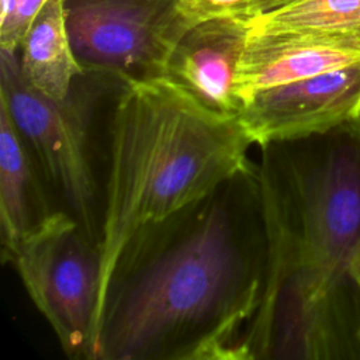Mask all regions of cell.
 I'll return each mask as SVG.
<instances>
[{
	"instance_id": "obj_8",
	"label": "cell",
	"mask_w": 360,
	"mask_h": 360,
	"mask_svg": "<svg viewBox=\"0 0 360 360\" xmlns=\"http://www.w3.org/2000/svg\"><path fill=\"white\" fill-rule=\"evenodd\" d=\"M360 115V60L255 93L239 120L255 145L305 138Z\"/></svg>"
},
{
	"instance_id": "obj_17",
	"label": "cell",
	"mask_w": 360,
	"mask_h": 360,
	"mask_svg": "<svg viewBox=\"0 0 360 360\" xmlns=\"http://www.w3.org/2000/svg\"><path fill=\"white\" fill-rule=\"evenodd\" d=\"M352 273H353L354 280H356V283L359 285V290H360V250L357 252V255H356V257L352 263Z\"/></svg>"
},
{
	"instance_id": "obj_6",
	"label": "cell",
	"mask_w": 360,
	"mask_h": 360,
	"mask_svg": "<svg viewBox=\"0 0 360 360\" xmlns=\"http://www.w3.org/2000/svg\"><path fill=\"white\" fill-rule=\"evenodd\" d=\"M66 25L84 73L122 80L162 77L190 28L177 0H63Z\"/></svg>"
},
{
	"instance_id": "obj_10",
	"label": "cell",
	"mask_w": 360,
	"mask_h": 360,
	"mask_svg": "<svg viewBox=\"0 0 360 360\" xmlns=\"http://www.w3.org/2000/svg\"><path fill=\"white\" fill-rule=\"evenodd\" d=\"M359 60L360 56L323 46L300 35L250 31L238 69L236 96L243 108L245 103L263 89Z\"/></svg>"
},
{
	"instance_id": "obj_5",
	"label": "cell",
	"mask_w": 360,
	"mask_h": 360,
	"mask_svg": "<svg viewBox=\"0 0 360 360\" xmlns=\"http://www.w3.org/2000/svg\"><path fill=\"white\" fill-rule=\"evenodd\" d=\"M93 242L75 217L58 211L41 217L11 257L66 354L91 360L101 283L98 243Z\"/></svg>"
},
{
	"instance_id": "obj_14",
	"label": "cell",
	"mask_w": 360,
	"mask_h": 360,
	"mask_svg": "<svg viewBox=\"0 0 360 360\" xmlns=\"http://www.w3.org/2000/svg\"><path fill=\"white\" fill-rule=\"evenodd\" d=\"M48 0H14L10 13L0 18V51L15 53L30 27Z\"/></svg>"
},
{
	"instance_id": "obj_13",
	"label": "cell",
	"mask_w": 360,
	"mask_h": 360,
	"mask_svg": "<svg viewBox=\"0 0 360 360\" xmlns=\"http://www.w3.org/2000/svg\"><path fill=\"white\" fill-rule=\"evenodd\" d=\"M30 184L31 170L20 132L7 104L0 98V228L3 255L10 260L34 225L28 201Z\"/></svg>"
},
{
	"instance_id": "obj_15",
	"label": "cell",
	"mask_w": 360,
	"mask_h": 360,
	"mask_svg": "<svg viewBox=\"0 0 360 360\" xmlns=\"http://www.w3.org/2000/svg\"><path fill=\"white\" fill-rule=\"evenodd\" d=\"M257 0H177L179 11L187 25L218 17L250 18Z\"/></svg>"
},
{
	"instance_id": "obj_3",
	"label": "cell",
	"mask_w": 360,
	"mask_h": 360,
	"mask_svg": "<svg viewBox=\"0 0 360 360\" xmlns=\"http://www.w3.org/2000/svg\"><path fill=\"white\" fill-rule=\"evenodd\" d=\"M259 179L269 246L329 276H350L360 250V115L274 143Z\"/></svg>"
},
{
	"instance_id": "obj_9",
	"label": "cell",
	"mask_w": 360,
	"mask_h": 360,
	"mask_svg": "<svg viewBox=\"0 0 360 360\" xmlns=\"http://www.w3.org/2000/svg\"><path fill=\"white\" fill-rule=\"evenodd\" d=\"M249 34L246 17H218L198 22L177 41L162 77L204 107L239 117L242 105L236 96V76Z\"/></svg>"
},
{
	"instance_id": "obj_2",
	"label": "cell",
	"mask_w": 360,
	"mask_h": 360,
	"mask_svg": "<svg viewBox=\"0 0 360 360\" xmlns=\"http://www.w3.org/2000/svg\"><path fill=\"white\" fill-rule=\"evenodd\" d=\"M252 145L238 115L204 107L166 77L121 82L110 125L108 176L97 239L101 283L94 349L107 291L128 245L249 172Z\"/></svg>"
},
{
	"instance_id": "obj_1",
	"label": "cell",
	"mask_w": 360,
	"mask_h": 360,
	"mask_svg": "<svg viewBox=\"0 0 360 360\" xmlns=\"http://www.w3.org/2000/svg\"><path fill=\"white\" fill-rule=\"evenodd\" d=\"M240 176L128 245L107 291L94 360L248 359L267 235L264 226L253 236L235 191Z\"/></svg>"
},
{
	"instance_id": "obj_7",
	"label": "cell",
	"mask_w": 360,
	"mask_h": 360,
	"mask_svg": "<svg viewBox=\"0 0 360 360\" xmlns=\"http://www.w3.org/2000/svg\"><path fill=\"white\" fill-rule=\"evenodd\" d=\"M0 98L35 150L48 177L62 191L75 218L94 238L96 190L87 153V101L73 94L48 98L31 89L15 53L0 51Z\"/></svg>"
},
{
	"instance_id": "obj_16",
	"label": "cell",
	"mask_w": 360,
	"mask_h": 360,
	"mask_svg": "<svg viewBox=\"0 0 360 360\" xmlns=\"http://www.w3.org/2000/svg\"><path fill=\"white\" fill-rule=\"evenodd\" d=\"M298 0H257L255 8H253V14L252 17L260 15V14H266V13H271L276 10H280L285 6H290L292 3H295ZM250 17V18H252Z\"/></svg>"
},
{
	"instance_id": "obj_11",
	"label": "cell",
	"mask_w": 360,
	"mask_h": 360,
	"mask_svg": "<svg viewBox=\"0 0 360 360\" xmlns=\"http://www.w3.org/2000/svg\"><path fill=\"white\" fill-rule=\"evenodd\" d=\"M20 48V72L24 82L48 98H68L76 77L84 70L73 52L63 0L45 3Z\"/></svg>"
},
{
	"instance_id": "obj_4",
	"label": "cell",
	"mask_w": 360,
	"mask_h": 360,
	"mask_svg": "<svg viewBox=\"0 0 360 360\" xmlns=\"http://www.w3.org/2000/svg\"><path fill=\"white\" fill-rule=\"evenodd\" d=\"M248 359L360 360V290L354 276H329L267 250L262 302Z\"/></svg>"
},
{
	"instance_id": "obj_12",
	"label": "cell",
	"mask_w": 360,
	"mask_h": 360,
	"mask_svg": "<svg viewBox=\"0 0 360 360\" xmlns=\"http://www.w3.org/2000/svg\"><path fill=\"white\" fill-rule=\"evenodd\" d=\"M253 32H281L360 56V0H298L249 18Z\"/></svg>"
}]
</instances>
